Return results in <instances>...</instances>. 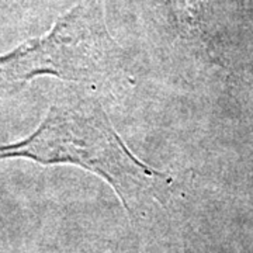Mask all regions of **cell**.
<instances>
[{"label": "cell", "instance_id": "cell-1", "mask_svg": "<svg viewBox=\"0 0 253 253\" xmlns=\"http://www.w3.org/2000/svg\"><path fill=\"white\" fill-rule=\"evenodd\" d=\"M10 158L78 165L109 181L126 208L163 180L162 173L134 156L99 101L89 97L61 100L31 135L0 145V161Z\"/></svg>", "mask_w": 253, "mask_h": 253}, {"label": "cell", "instance_id": "cell-2", "mask_svg": "<svg viewBox=\"0 0 253 253\" xmlns=\"http://www.w3.org/2000/svg\"><path fill=\"white\" fill-rule=\"evenodd\" d=\"M118 69V48L97 0H84L44 37L0 56V86L24 84L36 76L96 83Z\"/></svg>", "mask_w": 253, "mask_h": 253}]
</instances>
